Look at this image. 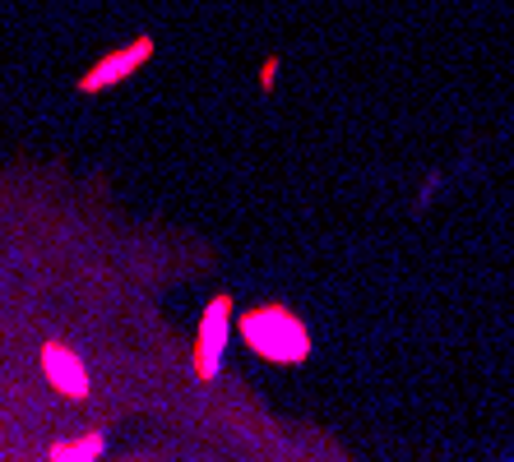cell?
<instances>
[{"label":"cell","mask_w":514,"mask_h":462,"mask_svg":"<svg viewBox=\"0 0 514 462\" xmlns=\"http://www.w3.org/2000/svg\"><path fill=\"white\" fill-rule=\"evenodd\" d=\"M241 342L273 365H302L311 356V329L302 324V315H292L278 300L241 315Z\"/></svg>","instance_id":"6da1fadb"},{"label":"cell","mask_w":514,"mask_h":462,"mask_svg":"<svg viewBox=\"0 0 514 462\" xmlns=\"http://www.w3.org/2000/svg\"><path fill=\"white\" fill-rule=\"evenodd\" d=\"M42 374L51 379V389H56L60 398H70V403H84V398L93 394L80 352H70L65 342H47V347H42Z\"/></svg>","instance_id":"277c9868"},{"label":"cell","mask_w":514,"mask_h":462,"mask_svg":"<svg viewBox=\"0 0 514 462\" xmlns=\"http://www.w3.org/2000/svg\"><path fill=\"white\" fill-rule=\"evenodd\" d=\"M228 333H232V296L218 291L209 305H204V320H199V338H195V352H190V365H195V379H218L223 370V356H228Z\"/></svg>","instance_id":"7a4b0ae2"},{"label":"cell","mask_w":514,"mask_h":462,"mask_svg":"<svg viewBox=\"0 0 514 462\" xmlns=\"http://www.w3.org/2000/svg\"><path fill=\"white\" fill-rule=\"evenodd\" d=\"M154 60V37H134V42H125L121 51H112V56H102L84 79H80V93H102V89H116V84H125L134 69H144Z\"/></svg>","instance_id":"3957f363"},{"label":"cell","mask_w":514,"mask_h":462,"mask_svg":"<svg viewBox=\"0 0 514 462\" xmlns=\"http://www.w3.org/2000/svg\"><path fill=\"white\" fill-rule=\"evenodd\" d=\"M102 448H107V439H102V435H84V439H56L47 457H56V462H89V457H98Z\"/></svg>","instance_id":"5b68a950"}]
</instances>
